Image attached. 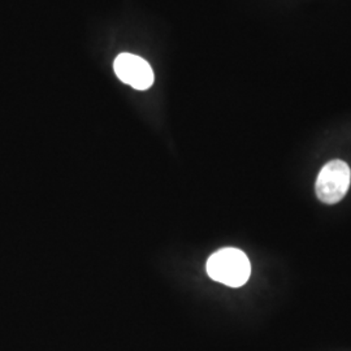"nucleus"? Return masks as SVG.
<instances>
[{
  "label": "nucleus",
  "mask_w": 351,
  "mask_h": 351,
  "mask_svg": "<svg viewBox=\"0 0 351 351\" xmlns=\"http://www.w3.org/2000/svg\"><path fill=\"white\" fill-rule=\"evenodd\" d=\"M116 75L132 88L147 90L154 84V73L150 65L142 58L132 53H121L113 64Z\"/></svg>",
  "instance_id": "obj_3"
},
{
  "label": "nucleus",
  "mask_w": 351,
  "mask_h": 351,
  "mask_svg": "<svg viewBox=\"0 0 351 351\" xmlns=\"http://www.w3.org/2000/svg\"><path fill=\"white\" fill-rule=\"evenodd\" d=\"M350 167L342 160H332L326 163L316 180V195L326 204H335L342 201L350 188Z\"/></svg>",
  "instance_id": "obj_2"
},
{
  "label": "nucleus",
  "mask_w": 351,
  "mask_h": 351,
  "mask_svg": "<svg viewBox=\"0 0 351 351\" xmlns=\"http://www.w3.org/2000/svg\"><path fill=\"white\" fill-rule=\"evenodd\" d=\"M206 269L213 281L230 288L245 285L251 274L250 262L246 254L233 247L216 251L210 256Z\"/></svg>",
  "instance_id": "obj_1"
}]
</instances>
